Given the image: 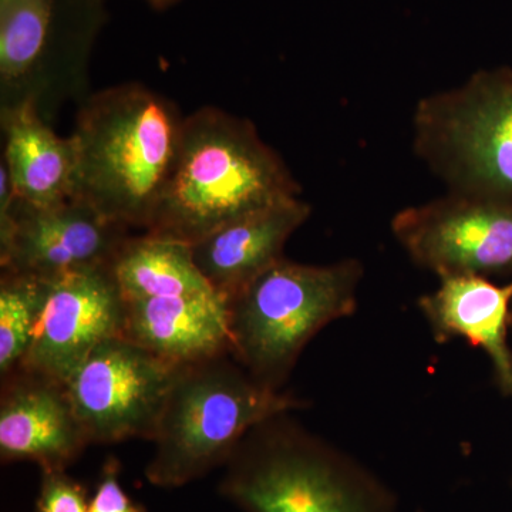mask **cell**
I'll return each instance as SVG.
<instances>
[{
	"label": "cell",
	"mask_w": 512,
	"mask_h": 512,
	"mask_svg": "<svg viewBox=\"0 0 512 512\" xmlns=\"http://www.w3.org/2000/svg\"><path fill=\"white\" fill-rule=\"evenodd\" d=\"M184 119L173 101L140 83L87 94L72 133L73 198L128 229L147 231L174 168Z\"/></svg>",
	"instance_id": "1"
},
{
	"label": "cell",
	"mask_w": 512,
	"mask_h": 512,
	"mask_svg": "<svg viewBox=\"0 0 512 512\" xmlns=\"http://www.w3.org/2000/svg\"><path fill=\"white\" fill-rule=\"evenodd\" d=\"M301 191L252 121L201 107L184 119L170 180L146 232L191 245L242 215L301 197Z\"/></svg>",
	"instance_id": "2"
},
{
	"label": "cell",
	"mask_w": 512,
	"mask_h": 512,
	"mask_svg": "<svg viewBox=\"0 0 512 512\" xmlns=\"http://www.w3.org/2000/svg\"><path fill=\"white\" fill-rule=\"evenodd\" d=\"M275 414L248 431L218 484L242 512H400L382 478L335 444Z\"/></svg>",
	"instance_id": "3"
},
{
	"label": "cell",
	"mask_w": 512,
	"mask_h": 512,
	"mask_svg": "<svg viewBox=\"0 0 512 512\" xmlns=\"http://www.w3.org/2000/svg\"><path fill=\"white\" fill-rule=\"evenodd\" d=\"M303 407L301 397L255 380L232 353L180 366L150 440L148 483L171 490L200 480L224 467L256 424Z\"/></svg>",
	"instance_id": "4"
},
{
	"label": "cell",
	"mask_w": 512,
	"mask_h": 512,
	"mask_svg": "<svg viewBox=\"0 0 512 512\" xmlns=\"http://www.w3.org/2000/svg\"><path fill=\"white\" fill-rule=\"evenodd\" d=\"M363 276L355 258L326 265L279 259L227 299L232 356L259 383L282 390L320 330L357 311Z\"/></svg>",
	"instance_id": "5"
},
{
	"label": "cell",
	"mask_w": 512,
	"mask_h": 512,
	"mask_svg": "<svg viewBox=\"0 0 512 512\" xmlns=\"http://www.w3.org/2000/svg\"><path fill=\"white\" fill-rule=\"evenodd\" d=\"M413 150L447 192L512 201V69L477 70L417 101Z\"/></svg>",
	"instance_id": "6"
},
{
	"label": "cell",
	"mask_w": 512,
	"mask_h": 512,
	"mask_svg": "<svg viewBox=\"0 0 512 512\" xmlns=\"http://www.w3.org/2000/svg\"><path fill=\"white\" fill-rule=\"evenodd\" d=\"M109 0H0V110L33 101L52 121L87 89Z\"/></svg>",
	"instance_id": "7"
},
{
	"label": "cell",
	"mask_w": 512,
	"mask_h": 512,
	"mask_svg": "<svg viewBox=\"0 0 512 512\" xmlns=\"http://www.w3.org/2000/svg\"><path fill=\"white\" fill-rule=\"evenodd\" d=\"M390 229L414 264L439 279H512V201L446 192L396 212Z\"/></svg>",
	"instance_id": "8"
},
{
	"label": "cell",
	"mask_w": 512,
	"mask_h": 512,
	"mask_svg": "<svg viewBox=\"0 0 512 512\" xmlns=\"http://www.w3.org/2000/svg\"><path fill=\"white\" fill-rule=\"evenodd\" d=\"M178 367L123 335L100 343L64 384L89 444L153 439Z\"/></svg>",
	"instance_id": "9"
},
{
	"label": "cell",
	"mask_w": 512,
	"mask_h": 512,
	"mask_svg": "<svg viewBox=\"0 0 512 512\" xmlns=\"http://www.w3.org/2000/svg\"><path fill=\"white\" fill-rule=\"evenodd\" d=\"M128 238V228L77 198L46 208L16 201L8 171L0 167L2 272L53 279L109 266Z\"/></svg>",
	"instance_id": "10"
},
{
	"label": "cell",
	"mask_w": 512,
	"mask_h": 512,
	"mask_svg": "<svg viewBox=\"0 0 512 512\" xmlns=\"http://www.w3.org/2000/svg\"><path fill=\"white\" fill-rule=\"evenodd\" d=\"M126 299L111 265L47 279L42 318L18 369L63 384L104 340L123 335Z\"/></svg>",
	"instance_id": "11"
},
{
	"label": "cell",
	"mask_w": 512,
	"mask_h": 512,
	"mask_svg": "<svg viewBox=\"0 0 512 512\" xmlns=\"http://www.w3.org/2000/svg\"><path fill=\"white\" fill-rule=\"evenodd\" d=\"M0 458L33 461L42 471H66L90 446L66 386L16 369L2 377Z\"/></svg>",
	"instance_id": "12"
},
{
	"label": "cell",
	"mask_w": 512,
	"mask_h": 512,
	"mask_svg": "<svg viewBox=\"0 0 512 512\" xmlns=\"http://www.w3.org/2000/svg\"><path fill=\"white\" fill-rule=\"evenodd\" d=\"M439 281V288L417 302L431 336L439 345L463 339L483 350L493 367L495 386L503 396L512 397V279L504 285L477 275Z\"/></svg>",
	"instance_id": "13"
},
{
	"label": "cell",
	"mask_w": 512,
	"mask_h": 512,
	"mask_svg": "<svg viewBox=\"0 0 512 512\" xmlns=\"http://www.w3.org/2000/svg\"><path fill=\"white\" fill-rule=\"evenodd\" d=\"M301 197L276 202L228 222L191 244L195 265L224 298L284 258L286 242L311 217Z\"/></svg>",
	"instance_id": "14"
},
{
	"label": "cell",
	"mask_w": 512,
	"mask_h": 512,
	"mask_svg": "<svg viewBox=\"0 0 512 512\" xmlns=\"http://www.w3.org/2000/svg\"><path fill=\"white\" fill-rule=\"evenodd\" d=\"M123 336L174 366L228 355L227 298L210 293L126 299Z\"/></svg>",
	"instance_id": "15"
},
{
	"label": "cell",
	"mask_w": 512,
	"mask_h": 512,
	"mask_svg": "<svg viewBox=\"0 0 512 512\" xmlns=\"http://www.w3.org/2000/svg\"><path fill=\"white\" fill-rule=\"evenodd\" d=\"M5 156L15 200L33 208L72 200L77 148L72 136L60 137L40 116L33 101L0 110Z\"/></svg>",
	"instance_id": "16"
},
{
	"label": "cell",
	"mask_w": 512,
	"mask_h": 512,
	"mask_svg": "<svg viewBox=\"0 0 512 512\" xmlns=\"http://www.w3.org/2000/svg\"><path fill=\"white\" fill-rule=\"evenodd\" d=\"M111 272L128 301L217 293L195 265L190 244L147 232L124 242Z\"/></svg>",
	"instance_id": "17"
},
{
	"label": "cell",
	"mask_w": 512,
	"mask_h": 512,
	"mask_svg": "<svg viewBox=\"0 0 512 512\" xmlns=\"http://www.w3.org/2000/svg\"><path fill=\"white\" fill-rule=\"evenodd\" d=\"M47 279L2 272L0 278V375L15 372L28 355L42 318Z\"/></svg>",
	"instance_id": "18"
},
{
	"label": "cell",
	"mask_w": 512,
	"mask_h": 512,
	"mask_svg": "<svg viewBox=\"0 0 512 512\" xmlns=\"http://www.w3.org/2000/svg\"><path fill=\"white\" fill-rule=\"evenodd\" d=\"M86 488L66 471H42L36 512H89Z\"/></svg>",
	"instance_id": "19"
},
{
	"label": "cell",
	"mask_w": 512,
	"mask_h": 512,
	"mask_svg": "<svg viewBox=\"0 0 512 512\" xmlns=\"http://www.w3.org/2000/svg\"><path fill=\"white\" fill-rule=\"evenodd\" d=\"M120 466L109 460L104 464L99 484L90 498L89 512H146L124 490L119 480Z\"/></svg>",
	"instance_id": "20"
},
{
	"label": "cell",
	"mask_w": 512,
	"mask_h": 512,
	"mask_svg": "<svg viewBox=\"0 0 512 512\" xmlns=\"http://www.w3.org/2000/svg\"><path fill=\"white\" fill-rule=\"evenodd\" d=\"M144 2H146L151 9L157 10V12H165V10L180 5L184 0H144Z\"/></svg>",
	"instance_id": "21"
},
{
	"label": "cell",
	"mask_w": 512,
	"mask_h": 512,
	"mask_svg": "<svg viewBox=\"0 0 512 512\" xmlns=\"http://www.w3.org/2000/svg\"><path fill=\"white\" fill-rule=\"evenodd\" d=\"M510 335H511V346H512V306H511V319H510Z\"/></svg>",
	"instance_id": "22"
}]
</instances>
